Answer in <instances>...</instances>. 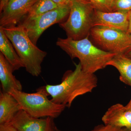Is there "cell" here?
I'll list each match as a JSON object with an SVG mask.
<instances>
[{"instance_id":"obj_1","label":"cell","mask_w":131,"mask_h":131,"mask_svg":"<svg viewBox=\"0 0 131 131\" xmlns=\"http://www.w3.org/2000/svg\"><path fill=\"white\" fill-rule=\"evenodd\" d=\"M74 71H68L61 83L45 86L51 101L69 108L78 96L92 92L97 86L98 79L94 74L84 72L80 63L75 64Z\"/></svg>"},{"instance_id":"obj_2","label":"cell","mask_w":131,"mask_h":131,"mask_svg":"<svg viewBox=\"0 0 131 131\" xmlns=\"http://www.w3.org/2000/svg\"><path fill=\"white\" fill-rule=\"evenodd\" d=\"M89 37L78 40L58 38L56 45L71 58H78L84 72L94 74L107 66L108 63L117 54L96 47Z\"/></svg>"},{"instance_id":"obj_3","label":"cell","mask_w":131,"mask_h":131,"mask_svg":"<svg viewBox=\"0 0 131 131\" xmlns=\"http://www.w3.org/2000/svg\"><path fill=\"white\" fill-rule=\"evenodd\" d=\"M3 28L26 71L33 76H38L42 71L41 64L47 52L34 44L20 25Z\"/></svg>"},{"instance_id":"obj_4","label":"cell","mask_w":131,"mask_h":131,"mask_svg":"<svg viewBox=\"0 0 131 131\" xmlns=\"http://www.w3.org/2000/svg\"><path fill=\"white\" fill-rule=\"evenodd\" d=\"M9 93L18 101L21 110L35 118H56L66 107L64 105L57 104L49 100L48 98L49 95L45 86L38 89L36 93H33L14 89L11 90Z\"/></svg>"},{"instance_id":"obj_5","label":"cell","mask_w":131,"mask_h":131,"mask_svg":"<svg viewBox=\"0 0 131 131\" xmlns=\"http://www.w3.org/2000/svg\"><path fill=\"white\" fill-rule=\"evenodd\" d=\"M94 9L88 0H71L69 18L59 25L68 38L78 40L89 36Z\"/></svg>"},{"instance_id":"obj_6","label":"cell","mask_w":131,"mask_h":131,"mask_svg":"<svg viewBox=\"0 0 131 131\" xmlns=\"http://www.w3.org/2000/svg\"><path fill=\"white\" fill-rule=\"evenodd\" d=\"M90 35L94 42L105 51L124 54L131 48V34L117 29L95 26Z\"/></svg>"},{"instance_id":"obj_7","label":"cell","mask_w":131,"mask_h":131,"mask_svg":"<svg viewBox=\"0 0 131 131\" xmlns=\"http://www.w3.org/2000/svg\"><path fill=\"white\" fill-rule=\"evenodd\" d=\"M70 5L63 6L28 19H24L20 24L25 30L28 37L34 44L42 34L54 24L61 23L69 14Z\"/></svg>"},{"instance_id":"obj_8","label":"cell","mask_w":131,"mask_h":131,"mask_svg":"<svg viewBox=\"0 0 131 131\" xmlns=\"http://www.w3.org/2000/svg\"><path fill=\"white\" fill-rule=\"evenodd\" d=\"M38 0H9L1 12L0 27L16 26Z\"/></svg>"},{"instance_id":"obj_9","label":"cell","mask_w":131,"mask_h":131,"mask_svg":"<svg viewBox=\"0 0 131 131\" xmlns=\"http://www.w3.org/2000/svg\"><path fill=\"white\" fill-rule=\"evenodd\" d=\"M53 118H36L21 110L9 124L18 131H57Z\"/></svg>"},{"instance_id":"obj_10","label":"cell","mask_w":131,"mask_h":131,"mask_svg":"<svg viewBox=\"0 0 131 131\" xmlns=\"http://www.w3.org/2000/svg\"><path fill=\"white\" fill-rule=\"evenodd\" d=\"M129 12H106L94 9L93 27H103L127 32Z\"/></svg>"},{"instance_id":"obj_11","label":"cell","mask_w":131,"mask_h":131,"mask_svg":"<svg viewBox=\"0 0 131 131\" xmlns=\"http://www.w3.org/2000/svg\"><path fill=\"white\" fill-rule=\"evenodd\" d=\"M104 125L112 126L121 129L131 128V110L125 106L117 103L110 106L102 118Z\"/></svg>"},{"instance_id":"obj_12","label":"cell","mask_w":131,"mask_h":131,"mask_svg":"<svg viewBox=\"0 0 131 131\" xmlns=\"http://www.w3.org/2000/svg\"><path fill=\"white\" fill-rule=\"evenodd\" d=\"M21 110L16 99L11 94L0 93V125L9 124Z\"/></svg>"},{"instance_id":"obj_13","label":"cell","mask_w":131,"mask_h":131,"mask_svg":"<svg viewBox=\"0 0 131 131\" xmlns=\"http://www.w3.org/2000/svg\"><path fill=\"white\" fill-rule=\"evenodd\" d=\"M14 71L12 66L0 52V81L3 92L9 93L12 89L22 91V85L13 74Z\"/></svg>"},{"instance_id":"obj_14","label":"cell","mask_w":131,"mask_h":131,"mask_svg":"<svg viewBox=\"0 0 131 131\" xmlns=\"http://www.w3.org/2000/svg\"><path fill=\"white\" fill-rule=\"evenodd\" d=\"M0 51L12 66L14 71L18 70L24 67L12 42L6 35L3 27H0Z\"/></svg>"},{"instance_id":"obj_15","label":"cell","mask_w":131,"mask_h":131,"mask_svg":"<svg viewBox=\"0 0 131 131\" xmlns=\"http://www.w3.org/2000/svg\"><path fill=\"white\" fill-rule=\"evenodd\" d=\"M119 72V80L131 87V59L124 54H117L107 63Z\"/></svg>"},{"instance_id":"obj_16","label":"cell","mask_w":131,"mask_h":131,"mask_svg":"<svg viewBox=\"0 0 131 131\" xmlns=\"http://www.w3.org/2000/svg\"><path fill=\"white\" fill-rule=\"evenodd\" d=\"M61 6L53 2L51 0H38L33 5L25 19H28L39 16L57 8Z\"/></svg>"},{"instance_id":"obj_17","label":"cell","mask_w":131,"mask_h":131,"mask_svg":"<svg viewBox=\"0 0 131 131\" xmlns=\"http://www.w3.org/2000/svg\"><path fill=\"white\" fill-rule=\"evenodd\" d=\"M95 9L101 12H112L113 0H88Z\"/></svg>"},{"instance_id":"obj_18","label":"cell","mask_w":131,"mask_h":131,"mask_svg":"<svg viewBox=\"0 0 131 131\" xmlns=\"http://www.w3.org/2000/svg\"><path fill=\"white\" fill-rule=\"evenodd\" d=\"M112 12L131 11V0H113Z\"/></svg>"},{"instance_id":"obj_19","label":"cell","mask_w":131,"mask_h":131,"mask_svg":"<svg viewBox=\"0 0 131 131\" xmlns=\"http://www.w3.org/2000/svg\"><path fill=\"white\" fill-rule=\"evenodd\" d=\"M91 131H122V129L104 125L98 126Z\"/></svg>"},{"instance_id":"obj_20","label":"cell","mask_w":131,"mask_h":131,"mask_svg":"<svg viewBox=\"0 0 131 131\" xmlns=\"http://www.w3.org/2000/svg\"><path fill=\"white\" fill-rule=\"evenodd\" d=\"M0 131H18L11 124L0 125Z\"/></svg>"},{"instance_id":"obj_21","label":"cell","mask_w":131,"mask_h":131,"mask_svg":"<svg viewBox=\"0 0 131 131\" xmlns=\"http://www.w3.org/2000/svg\"><path fill=\"white\" fill-rule=\"evenodd\" d=\"M52 1L59 6L70 5L71 0H51Z\"/></svg>"},{"instance_id":"obj_22","label":"cell","mask_w":131,"mask_h":131,"mask_svg":"<svg viewBox=\"0 0 131 131\" xmlns=\"http://www.w3.org/2000/svg\"><path fill=\"white\" fill-rule=\"evenodd\" d=\"M9 0H1L0 2V12H2L5 7L7 3Z\"/></svg>"},{"instance_id":"obj_23","label":"cell","mask_w":131,"mask_h":131,"mask_svg":"<svg viewBox=\"0 0 131 131\" xmlns=\"http://www.w3.org/2000/svg\"><path fill=\"white\" fill-rule=\"evenodd\" d=\"M129 27L127 32L131 34V11L129 12Z\"/></svg>"},{"instance_id":"obj_24","label":"cell","mask_w":131,"mask_h":131,"mask_svg":"<svg viewBox=\"0 0 131 131\" xmlns=\"http://www.w3.org/2000/svg\"><path fill=\"white\" fill-rule=\"evenodd\" d=\"M124 55L127 57L131 59V48L130 49H129V50L127 52H126Z\"/></svg>"},{"instance_id":"obj_25","label":"cell","mask_w":131,"mask_h":131,"mask_svg":"<svg viewBox=\"0 0 131 131\" xmlns=\"http://www.w3.org/2000/svg\"><path fill=\"white\" fill-rule=\"evenodd\" d=\"M127 110H131V98L130 101H129V103L127 104L125 106Z\"/></svg>"},{"instance_id":"obj_26","label":"cell","mask_w":131,"mask_h":131,"mask_svg":"<svg viewBox=\"0 0 131 131\" xmlns=\"http://www.w3.org/2000/svg\"><path fill=\"white\" fill-rule=\"evenodd\" d=\"M122 131H131V128H129V129H126V128L122 129Z\"/></svg>"},{"instance_id":"obj_27","label":"cell","mask_w":131,"mask_h":131,"mask_svg":"<svg viewBox=\"0 0 131 131\" xmlns=\"http://www.w3.org/2000/svg\"><path fill=\"white\" fill-rule=\"evenodd\" d=\"M57 131H60L58 130H57Z\"/></svg>"}]
</instances>
